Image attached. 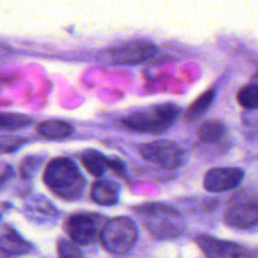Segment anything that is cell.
I'll use <instances>...</instances> for the list:
<instances>
[{
    "label": "cell",
    "mask_w": 258,
    "mask_h": 258,
    "mask_svg": "<svg viewBox=\"0 0 258 258\" xmlns=\"http://www.w3.org/2000/svg\"><path fill=\"white\" fill-rule=\"evenodd\" d=\"M33 246L13 229H7L0 234V252L9 256H22L29 253Z\"/></svg>",
    "instance_id": "11"
},
{
    "label": "cell",
    "mask_w": 258,
    "mask_h": 258,
    "mask_svg": "<svg viewBox=\"0 0 258 258\" xmlns=\"http://www.w3.org/2000/svg\"><path fill=\"white\" fill-rule=\"evenodd\" d=\"M81 161L88 173L96 178L102 176L105 174V169L108 168V158L96 150H86L81 154Z\"/></svg>",
    "instance_id": "14"
},
{
    "label": "cell",
    "mask_w": 258,
    "mask_h": 258,
    "mask_svg": "<svg viewBox=\"0 0 258 258\" xmlns=\"http://www.w3.org/2000/svg\"><path fill=\"white\" fill-rule=\"evenodd\" d=\"M238 103L247 110H258V85H247L237 93Z\"/></svg>",
    "instance_id": "18"
},
{
    "label": "cell",
    "mask_w": 258,
    "mask_h": 258,
    "mask_svg": "<svg viewBox=\"0 0 258 258\" xmlns=\"http://www.w3.org/2000/svg\"><path fill=\"white\" fill-rule=\"evenodd\" d=\"M226 134V126L223 122L218 120L206 121L201 125L198 130V136L204 143H217L221 140Z\"/></svg>",
    "instance_id": "16"
},
{
    "label": "cell",
    "mask_w": 258,
    "mask_h": 258,
    "mask_svg": "<svg viewBox=\"0 0 258 258\" xmlns=\"http://www.w3.org/2000/svg\"><path fill=\"white\" fill-rule=\"evenodd\" d=\"M216 88H211V90L202 93V95L189 106L188 110H186L185 112V117L190 121H194L197 120V118L202 117V116L207 112V110L212 106L214 98H216Z\"/></svg>",
    "instance_id": "15"
},
{
    "label": "cell",
    "mask_w": 258,
    "mask_h": 258,
    "mask_svg": "<svg viewBox=\"0 0 258 258\" xmlns=\"http://www.w3.org/2000/svg\"><path fill=\"white\" fill-rule=\"evenodd\" d=\"M91 199L98 206H115L118 203V188L107 180H98L91 188Z\"/></svg>",
    "instance_id": "12"
},
{
    "label": "cell",
    "mask_w": 258,
    "mask_h": 258,
    "mask_svg": "<svg viewBox=\"0 0 258 258\" xmlns=\"http://www.w3.org/2000/svg\"><path fill=\"white\" fill-rule=\"evenodd\" d=\"M139 153L145 160L164 169H176L184 163L183 149L170 140H156L141 144L139 146Z\"/></svg>",
    "instance_id": "5"
},
{
    "label": "cell",
    "mask_w": 258,
    "mask_h": 258,
    "mask_svg": "<svg viewBox=\"0 0 258 258\" xmlns=\"http://www.w3.org/2000/svg\"><path fill=\"white\" fill-rule=\"evenodd\" d=\"M108 168L115 171L118 176H126L125 165H123V163L121 160H117V159L111 160V159H108Z\"/></svg>",
    "instance_id": "22"
},
{
    "label": "cell",
    "mask_w": 258,
    "mask_h": 258,
    "mask_svg": "<svg viewBox=\"0 0 258 258\" xmlns=\"http://www.w3.org/2000/svg\"><path fill=\"white\" fill-rule=\"evenodd\" d=\"M224 222L232 228H252L258 224V204L252 202H242L229 207L224 214Z\"/></svg>",
    "instance_id": "10"
},
{
    "label": "cell",
    "mask_w": 258,
    "mask_h": 258,
    "mask_svg": "<svg viewBox=\"0 0 258 258\" xmlns=\"http://www.w3.org/2000/svg\"><path fill=\"white\" fill-rule=\"evenodd\" d=\"M38 133L40 136L50 140H59L72 135L73 127L71 123L62 120L43 121L38 125Z\"/></svg>",
    "instance_id": "13"
},
{
    "label": "cell",
    "mask_w": 258,
    "mask_h": 258,
    "mask_svg": "<svg viewBox=\"0 0 258 258\" xmlns=\"http://www.w3.org/2000/svg\"><path fill=\"white\" fill-rule=\"evenodd\" d=\"M32 123V118L29 116L22 113L13 112H0V130H19L24 128Z\"/></svg>",
    "instance_id": "17"
},
{
    "label": "cell",
    "mask_w": 258,
    "mask_h": 258,
    "mask_svg": "<svg viewBox=\"0 0 258 258\" xmlns=\"http://www.w3.org/2000/svg\"><path fill=\"white\" fill-rule=\"evenodd\" d=\"M196 242L207 258H254L251 249L234 242L222 241L206 234L197 237Z\"/></svg>",
    "instance_id": "8"
},
{
    "label": "cell",
    "mask_w": 258,
    "mask_h": 258,
    "mask_svg": "<svg viewBox=\"0 0 258 258\" xmlns=\"http://www.w3.org/2000/svg\"><path fill=\"white\" fill-rule=\"evenodd\" d=\"M253 81H254V85H258V72L256 73V75H254Z\"/></svg>",
    "instance_id": "23"
},
{
    "label": "cell",
    "mask_w": 258,
    "mask_h": 258,
    "mask_svg": "<svg viewBox=\"0 0 258 258\" xmlns=\"http://www.w3.org/2000/svg\"><path fill=\"white\" fill-rule=\"evenodd\" d=\"M244 171L239 168H216L206 174L203 185L213 193L232 190L242 183Z\"/></svg>",
    "instance_id": "9"
},
{
    "label": "cell",
    "mask_w": 258,
    "mask_h": 258,
    "mask_svg": "<svg viewBox=\"0 0 258 258\" xmlns=\"http://www.w3.org/2000/svg\"><path fill=\"white\" fill-rule=\"evenodd\" d=\"M40 159L37 156H29V158H25L24 160L20 164V174H22L23 178L30 179L34 176V174L37 173L38 168L40 165Z\"/></svg>",
    "instance_id": "21"
},
{
    "label": "cell",
    "mask_w": 258,
    "mask_h": 258,
    "mask_svg": "<svg viewBox=\"0 0 258 258\" xmlns=\"http://www.w3.org/2000/svg\"><path fill=\"white\" fill-rule=\"evenodd\" d=\"M58 257L59 258H82V253L75 243L67 239H60L58 242Z\"/></svg>",
    "instance_id": "20"
},
{
    "label": "cell",
    "mask_w": 258,
    "mask_h": 258,
    "mask_svg": "<svg viewBox=\"0 0 258 258\" xmlns=\"http://www.w3.org/2000/svg\"><path fill=\"white\" fill-rule=\"evenodd\" d=\"M25 144H27V140L24 138L10 135L0 136V153H14V151H17L18 149H20Z\"/></svg>",
    "instance_id": "19"
},
{
    "label": "cell",
    "mask_w": 258,
    "mask_h": 258,
    "mask_svg": "<svg viewBox=\"0 0 258 258\" xmlns=\"http://www.w3.org/2000/svg\"><path fill=\"white\" fill-rule=\"evenodd\" d=\"M101 219L102 217L97 214H72L66 221L64 229L68 237L75 243L86 246V244H91L96 239L97 231L101 226Z\"/></svg>",
    "instance_id": "7"
},
{
    "label": "cell",
    "mask_w": 258,
    "mask_h": 258,
    "mask_svg": "<svg viewBox=\"0 0 258 258\" xmlns=\"http://www.w3.org/2000/svg\"><path fill=\"white\" fill-rule=\"evenodd\" d=\"M179 115V106L174 103H163L125 116L122 118V125L136 133L160 134L171 127Z\"/></svg>",
    "instance_id": "3"
},
{
    "label": "cell",
    "mask_w": 258,
    "mask_h": 258,
    "mask_svg": "<svg viewBox=\"0 0 258 258\" xmlns=\"http://www.w3.org/2000/svg\"><path fill=\"white\" fill-rule=\"evenodd\" d=\"M135 214L151 237L160 241L179 237L185 228L183 216L168 204L144 203Z\"/></svg>",
    "instance_id": "1"
},
{
    "label": "cell",
    "mask_w": 258,
    "mask_h": 258,
    "mask_svg": "<svg viewBox=\"0 0 258 258\" xmlns=\"http://www.w3.org/2000/svg\"><path fill=\"white\" fill-rule=\"evenodd\" d=\"M156 52H158V48L153 43L140 40V42L125 43V44L112 48L106 53L103 59L108 64L133 66L146 62L148 59L153 58Z\"/></svg>",
    "instance_id": "6"
},
{
    "label": "cell",
    "mask_w": 258,
    "mask_h": 258,
    "mask_svg": "<svg viewBox=\"0 0 258 258\" xmlns=\"http://www.w3.org/2000/svg\"><path fill=\"white\" fill-rule=\"evenodd\" d=\"M43 180L55 196L66 201L81 198L86 185L78 166L68 158L50 160L43 174Z\"/></svg>",
    "instance_id": "2"
},
{
    "label": "cell",
    "mask_w": 258,
    "mask_h": 258,
    "mask_svg": "<svg viewBox=\"0 0 258 258\" xmlns=\"http://www.w3.org/2000/svg\"><path fill=\"white\" fill-rule=\"evenodd\" d=\"M100 239L105 249L116 256H125L138 239V228L127 217H117L101 228Z\"/></svg>",
    "instance_id": "4"
}]
</instances>
